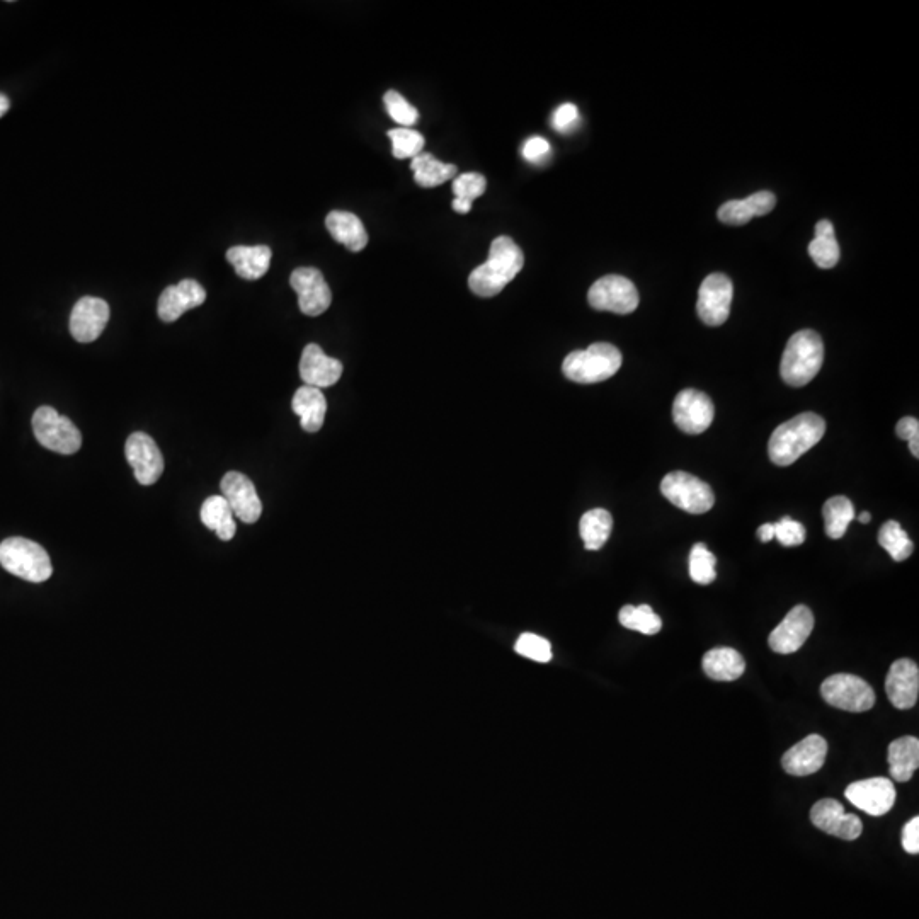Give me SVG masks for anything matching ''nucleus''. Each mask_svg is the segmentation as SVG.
I'll return each mask as SVG.
<instances>
[{"label":"nucleus","instance_id":"nucleus-8","mask_svg":"<svg viewBox=\"0 0 919 919\" xmlns=\"http://www.w3.org/2000/svg\"><path fill=\"white\" fill-rule=\"evenodd\" d=\"M821 695L831 707L862 714L875 705V691L853 674H833L821 685Z\"/></svg>","mask_w":919,"mask_h":919},{"label":"nucleus","instance_id":"nucleus-7","mask_svg":"<svg viewBox=\"0 0 919 919\" xmlns=\"http://www.w3.org/2000/svg\"><path fill=\"white\" fill-rule=\"evenodd\" d=\"M661 492L669 503L690 514L708 513L714 508V491L707 482L688 472H671L661 482Z\"/></svg>","mask_w":919,"mask_h":919},{"label":"nucleus","instance_id":"nucleus-42","mask_svg":"<svg viewBox=\"0 0 919 919\" xmlns=\"http://www.w3.org/2000/svg\"><path fill=\"white\" fill-rule=\"evenodd\" d=\"M896 433L901 440L909 443V450L914 457H919V421L916 417H902L897 423Z\"/></svg>","mask_w":919,"mask_h":919},{"label":"nucleus","instance_id":"nucleus-32","mask_svg":"<svg viewBox=\"0 0 919 919\" xmlns=\"http://www.w3.org/2000/svg\"><path fill=\"white\" fill-rule=\"evenodd\" d=\"M613 530V518L606 509H591L583 514L579 523V533L583 538L586 550H600L603 548Z\"/></svg>","mask_w":919,"mask_h":919},{"label":"nucleus","instance_id":"nucleus-17","mask_svg":"<svg viewBox=\"0 0 919 919\" xmlns=\"http://www.w3.org/2000/svg\"><path fill=\"white\" fill-rule=\"evenodd\" d=\"M814 630V615L807 606L799 605L788 611L787 617L770 634L768 644L777 654H794L804 646Z\"/></svg>","mask_w":919,"mask_h":919},{"label":"nucleus","instance_id":"nucleus-2","mask_svg":"<svg viewBox=\"0 0 919 919\" xmlns=\"http://www.w3.org/2000/svg\"><path fill=\"white\" fill-rule=\"evenodd\" d=\"M826 433V421L814 412H804L780 424L768 443V455L778 467H788L814 448Z\"/></svg>","mask_w":919,"mask_h":919},{"label":"nucleus","instance_id":"nucleus-43","mask_svg":"<svg viewBox=\"0 0 919 919\" xmlns=\"http://www.w3.org/2000/svg\"><path fill=\"white\" fill-rule=\"evenodd\" d=\"M579 118V111L572 103L562 104L554 115V126L559 132H567Z\"/></svg>","mask_w":919,"mask_h":919},{"label":"nucleus","instance_id":"nucleus-3","mask_svg":"<svg viewBox=\"0 0 919 919\" xmlns=\"http://www.w3.org/2000/svg\"><path fill=\"white\" fill-rule=\"evenodd\" d=\"M824 361V344L816 331L795 332L783 351L780 375L790 387H804L812 382Z\"/></svg>","mask_w":919,"mask_h":919},{"label":"nucleus","instance_id":"nucleus-40","mask_svg":"<svg viewBox=\"0 0 919 919\" xmlns=\"http://www.w3.org/2000/svg\"><path fill=\"white\" fill-rule=\"evenodd\" d=\"M514 651L518 652L520 656L528 657L531 661H537V663H548L552 659V646H550V642L547 639H543L540 635H521L518 642H516V646H514Z\"/></svg>","mask_w":919,"mask_h":919},{"label":"nucleus","instance_id":"nucleus-31","mask_svg":"<svg viewBox=\"0 0 919 919\" xmlns=\"http://www.w3.org/2000/svg\"><path fill=\"white\" fill-rule=\"evenodd\" d=\"M411 169L414 172V181L421 188H436L458 174L457 166L440 162L431 154H419L414 157Z\"/></svg>","mask_w":919,"mask_h":919},{"label":"nucleus","instance_id":"nucleus-4","mask_svg":"<svg viewBox=\"0 0 919 919\" xmlns=\"http://www.w3.org/2000/svg\"><path fill=\"white\" fill-rule=\"evenodd\" d=\"M0 566L28 583H45L53 574L52 560L45 548L23 537L0 543Z\"/></svg>","mask_w":919,"mask_h":919},{"label":"nucleus","instance_id":"nucleus-1","mask_svg":"<svg viewBox=\"0 0 919 919\" xmlns=\"http://www.w3.org/2000/svg\"><path fill=\"white\" fill-rule=\"evenodd\" d=\"M523 264L521 247L511 237H497L491 244L489 259L470 273V290L482 298L496 297L518 276Z\"/></svg>","mask_w":919,"mask_h":919},{"label":"nucleus","instance_id":"nucleus-11","mask_svg":"<svg viewBox=\"0 0 919 919\" xmlns=\"http://www.w3.org/2000/svg\"><path fill=\"white\" fill-rule=\"evenodd\" d=\"M714 404L700 390H681L673 404L674 424L688 434H702L714 421Z\"/></svg>","mask_w":919,"mask_h":919},{"label":"nucleus","instance_id":"nucleus-22","mask_svg":"<svg viewBox=\"0 0 919 919\" xmlns=\"http://www.w3.org/2000/svg\"><path fill=\"white\" fill-rule=\"evenodd\" d=\"M205 300V288L198 281H179L177 285L167 286L162 292L159 305H157V314L164 322H176L184 312L200 307Z\"/></svg>","mask_w":919,"mask_h":919},{"label":"nucleus","instance_id":"nucleus-19","mask_svg":"<svg viewBox=\"0 0 919 919\" xmlns=\"http://www.w3.org/2000/svg\"><path fill=\"white\" fill-rule=\"evenodd\" d=\"M826 756H828V741L819 734H811L783 754V770L794 777L814 775L821 770Z\"/></svg>","mask_w":919,"mask_h":919},{"label":"nucleus","instance_id":"nucleus-36","mask_svg":"<svg viewBox=\"0 0 919 919\" xmlns=\"http://www.w3.org/2000/svg\"><path fill=\"white\" fill-rule=\"evenodd\" d=\"M715 566H717V559L708 550L705 543L693 545L690 554V577L695 583L702 584V586L714 583L717 577Z\"/></svg>","mask_w":919,"mask_h":919},{"label":"nucleus","instance_id":"nucleus-46","mask_svg":"<svg viewBox=\"0 0 919 919\" xmlns=\"http://www.w3.org/2000/svg\"><path fill=\"white\" fill-rule=\"evenodd\" d=\"M758 537L761 542H771L775 538V523H765L758 528Z\"/></svg>","mask_w":919,"mask_h":919},{"label":"nucleus","instance_id":"nucleus-10","mask_svg":"<svg viewBox=\"0 0 919 919\" xmlns=\"http://www.w3.org/2000/svg\"><path fill=\"white\" fill-rule=\"evenodd\" d=\"M734 286L729 276L714 273L707 276L698 292L697 312L703 324L722 326L731 315Z\"/></svg>","mask_w":919,"mask_h":919},{"label":"nucleus","instance_id":"nucleus-37","mask_svg":"<svg viewBox=\"0 0 919 919\" xmlns=\"http://www.w3.org/2000/svg\"><path fill=\"white\" fill-rule=\"evenodd\" d=\"M389 137L392 140V154L395 159H414L417 155L423 154L424 137L416 130L394 128L389 130Z\"/></svg>","mask_w":919,"mask_h":919},{"label":"nucleus","instance_id":"nucleus-9","mask_svg":"<svg viewBox=\"0 0 919 919\" xmlns=\"http://www.w3.org/2000/svg\"><path fill=\"white\" fill-rule=\"evenodd\" d=\"M588 302L594 310L627 315L639 307V292L632 281L610 274L589 288Z\"/></svg>","mask_w":919,"mask_h":919},{"label":"nucleus","instance_id":"nucleus-25","mask_svg":"<svg viewBox=\"0 0 919 919\" xmlns=\"http://www.w3.org/2000/svg\"><path fill=\"white\" fill-rule=\"evenodd\" d=\"M273 252L268 246H235L227 251V261L242 280L256 281L268 273Z\"/></svg>","mask_w":919,"mask_h":919},{"label":"nucleus","instance_id":"nucleus-18","mask_svg":"<svg viewBox=\"0 0 919 919\" xmlns=\"http://www.w3.org/2000/svg\"><path fill=\"white\" fill-rule=\"evenodd\" d=\"M108 320V302L98 297H82L70 314V334L77 343H92L103 334Z\"/></svg>","mask_w":919,"mask_h":919},{"label":"nucleus","instance_id":"nucleus-13","mask_svg":"<svg viewBox=\"0 0 919 919\" xmlns=\"http://www.w3.org/2000/svg\"><path fill=\"white\" fill-rule=\"evenodd\" d=\"M290 285L297 292L298 307L302 310V314L317 317L331 307V288L319 269H295L290 276Z\"/></svg>","mask_w":919,"mask_h":919},{"label":"nucleus","instance_id":"nucleus-30","mask_svg":"<svg viewBox=\"0 0 919 919\" xmlns=\"http://www.w3.org/2000/svg\"><path fill=\"white\" fill-rule=\"evenodd\" d=\"M809 256L821 269H831L840 261V244L834 235L833 223L821 220L816 223V237L809 244Z\"/></svg>","mask_w":919,"mask_h":919},{"label":"nucleus","instance_id":"nucleus-44","mask_svg":"<svg viewBox=\"0 0 919 919\" xmlns=\"http://www.w3.org/2000/svg\"><path fill=\"white\" fill-rule=\"evenodd\" d=\"M902 848L911 853H919V817H913L902 829Z\"/></svg>","mask_w":919,"mask_h":919},{"label":"nucleus","instance_id":"nucleus-33","mask_svg":"<svg viewBox=\"0 0 919 919\" xmlns=\"http://www.w3.org/2000/svg\"><path fill=\"white\" fill-rule=\"evenodd\" d=\"M822 516L826 523V535L833 540H840L845 537L851 521L857 518V513L848 497L834 496L822 506Z\"/></svg>","mask_w":919,"mask_h":919},{"label":"nucleus","instance_id":"nucleus-45","mask_svg":"<svg viewBox=\"0 0 919 919\" xmlns=\"http://www.w3.org/2000/svg\"><path fill=\"white\" fill-rule=\"evenodd\" d=\"M550 152V145L542 137H531L523 147V157L528 162H540Z\"/></svg>","mask_w":919,"mask_h":919},{"label":"nucleus","instance_id":"nucleus-23","mask_svg":"<svg viewBox=\"0 0 919 919\" xmlns=\"http://www.w3.org/2000/svg\"><path fill=\"white\" fill-rule=\"evenodd\" d=\"M777 205V196L760 191L744 200L727 201L719 208V220L727 225H744L754 217H765Z\"/></svg>","mask_w":919,"mask_h":919},{"label":"nucleus","instance_id":"nucleus-6","mask_svg":"<svg viewBox=\"0 0 919 919\" xmlns=\"http://www.w3.org/2000/svg\"><path fill=\"white\" fill-rule=\"evenodd\" d=\"M33 431L43 448L62 455H74L82 446V434L77 426L53 407L43 406L35 412Z\"/></svg>","mask_w":919,"mask_h":919},{"label":"nucleus","instance_id":"nucleus-27","mask_svg":"<svg viewBox=\"0 0 919 919\" xmlns=\"http://www.w3.org/2000/svg\"><path fill=\"white\" fill-rule=\"evenodd\" d=\"M703 671L710 680L736 681L746 671V661L736 649L719 647L703 656Z\"/></svg>","mask_w":919,"mask_h":919},{"label":"nucleus","instance_id":"nucleus-38","mask_svg":"<svg viewBox=\"0 0 919 919\" xmlns=\"http://www.w3.org/2000/svg\"><path fill=\"white\" fill-rule=\"evenodd\" d=\"M383 104L387 108L390 118L402 125V128H411L419 120V111H417L404 96H400L397 91H389L383 96Z\"/></svg>","mask_w":919,"mask_h":919},{"label":"nucleus","instance_id":"nucleus-20","mask_svg":"<svg viewBox=\"0 0 919 919\" xmlns=\"http://www.w3.org/2000/svg\"><path fill=\"white\" fill-rule=\"evenodd\" d=\"M343 375V363L324 353L319 344L305 346L300 360V377L305 385L314 389H327L339 382Z\"/></svg>","mask_w":919,"mask_h":919},{"label":"nucleus","instance_id":"nucleus-35","mask_svg":"<svg viewBox=\"0 0 919 919\" xmlns=\"http://www.w3.org/2000/svg\"><path fill=\"white\" fill-rule=\"evenodd\" d=\"M880 547L885 548L892 560L902 562L913 555L914 543L897 521H887L879 531Z\"/></svg>","mask_w":919,"mask_h":919},{"label":"nucleus","instance_id":"nucleus-16","mask_svg":"<svg viewBox=\"0 0 919 919\" xmlns=\"http://www.w3.org/2000/svg\"><path fill=\"white\" fill-rule=\"evenodd\" d=\"M846 799L870 816H885L896 804V787L889 778H868L851 783L846 788Z\"/></svg>","mask_w":919,"mask_h":919},{"label":"nucleus","instance_id":"nucleus-28","mask_svg":"<svg viewBox=\"0 0 919 919\" xmlns=\"http://www.w3.org/2000/svg\"><path fill=\"white\" fill-rule=\"evenodd\" d=\"M889 771L896 782H909L919 766L918 737H899L889 746Z\"/></svg>","mask_w":919,"mask_h":919},{"label":"nucleus","instance_id":"nucleus-48","mask_svg":"<svg viewBox=\"0 0 919 919\" xmlns=\"http://www.w3.org/2000/svg\"><path fill=\"white\" fill-rule=\"evenodd\" d=\"M9 108H11L9 99H7V96H4V94H0V118L6 115L7 111H9Z\"/></svg>","mask_w":919,"mask_h":919},{"label":"nucleus","instance_id":"nucleus-29","mask_svg":"<svg viewBox=\"0 0 919 919\" xmlns=\"http://www.w3.org/2000/svg\"><path fill=\"white\" fill-rule=\"evenodd\" d=\"M201 521L208 530L217 531L218 538L229 542L237 531L234 513L222 496H212L201 506Z\"/></svg>","mask_w":919,"mask_h":919},{"label":"nucleus","instance_id":"nucleus-15","mask_svg":"<svg viewBox=\"0 0 919 919\" xmlns=\"http://www.w3.org/2000/svg\"><path fill=\"white\" fill-rule=\"evenodd\" d=\"M811 821L822 833L831 834L845 841H855L862 836L863 824L860 817L845 812L841 802L822 799L811 811Z\"/></svg>","mask_w":919,"mask_h":919},{"label":"nucleus","instance_id":"nucleus-5","mask_svg":"<svg viewBox=\"0 0 919 919\" xmlns=\"http://www.w3.org/2000/svg\"><path fill=\"white\" fill-rule=\"evenodd\" d=\"M622 353L613 344H591L583 351H572L562 363L566 378L576 383H600L613 377L622 366Z\"/></svg>","mask_w":919,"mask_h":919},{"label":"nucleus","instance_id":"nucleus-47","mask_svg":"<svg viewBox=\"0 0 919 919\" xmlns=\"http://www.w3.org/2000/svg\"><path fill=\"white\" fill-rule=\"evenodd\" d=\"M451 206H453V210H455V212L462 213V215H465V213H469L470 210H472V203H467V201L462 200H453Z\"/></svg>","mask_w":919,"mask_h":919},{"label":"nucleus","instance_id":"nucleus-14","mask_svg":"<svg viewBox=\"0 0 919 919\" xmlns=\"http://www.w3.org/2000/svg\"><path fill=\"white\" fill-rule=\"evenodd\" d=\"M222 497L229 504L234 516H237L242 523L252 525L256 523L261 514H263V503L257 496L256 487L247 475L240 472H229L225 474L220 484Z\"/></svg>","mask_w":919,"mask_h":919},{"label":"nucleus","instance_id":"nucleus-39","mask_svg":"<svg viewBox=\"0 0 919 919\" xmlns=\"http://www.w3.org/2000/svg\"><path fill=\"white\" fill-rule=\"evenodd\" d=\"M487 189V179L477 172H467L453 181V195L455 200L467 201L474 203L479 196L484 195Z\"/></svg>","mask_w":919,"mask_h":919},{"label":"nucleus","instance_id":"nucleus-24","mask_svg":"<svg viewBox=\"0 0 919 919\" xmlns=\"http://www.w3.org/2000/svg\"><path fill=\"white\" fill-rule=\"evenodd\" d=\"M292 409L300 417V426L307 433H317L326 421L327 400L322 390L303 385L293 395Z\"/></svg>","mask_w":919,"mask_h":919},{"label":"nucleus","instance_id":"nucleus-41","mask_svg":"<svg viewBox=\"0 0 919 919\" xmlns=\"http://www.w3.org/2000/svg\"><path fill=\"white\" fill-rule=\"evenodd\" d=\"M775 538L783 547H799L805 542L804 525L792 520L790 516H783L782 520L775 523Z\"/></svg>","mask_w":919,"mask_h":919},{"label":"nucleus","instance_id":"nucleus-21","mask_svg":"<svg viewBox=\"0 0 919 919\" xmlns=\"http://www.w3.org/2000/svg\"><path fill=\"white\" fill-rule=\"evenodd\" d=\"M885 693L899 710L913 708L919 695L918 664L911 659H899L892 664L885 680Z\"/></svg>","mask_w":919,"mask_h":919},{"label":"nucleus","instance_id":"nucleus-26","mask_svg":"<svg viewBox=\"0 0 919 919\" xmlns=\"http://www.w3.org/2000/svg\"><path fill=\"white\" fill-rule=\"evenodd\" d=\"M326 227L332 239L348 247L351 252H360L368 246V232L360 218L354 213L331 212L326 218Z\"/></svg>","mask_w":919,"mask_h":919},{"label":"nucleus","instance_id":"nucleus-12","mask_svg":"<svg viewBox=\"0 0 919 919\" xmlns=\"http://www.w3.org/2000/svg\"><path fill=\"white\" fill-rule=\"evenodd\" d=\"M126 460L142 486H154L164 472V457L154 438L145 433L130 434L125 445Z\"/></svg>","mask_w":919,"mask_h":919},{"label":"nucleus","instance_id":"nucleus-49","mask_svg":"<svg viewBox=\"0 0 919 919\" xmlns=\"http://www.w3.org/2000/svg\"><path fill=\"white\" fill-rule=\"evenodd\" d=\"M870 520H872V516H870V513H867V511H865V513H862V514H858V521H860V523H863V525H867L868 521Z\"/></svg>","mask_w":919,"mask_h":919},{"label":"nucleus","instance_id":"nucleus-34","mask_svg":"<svg viewBox=\"0 0 919 919\" xmlns=\"http://www.w3.org/2000/svg\"><path fill=\"white\" fill-rule=\"evenodd\" d=\"M618 620L628 630L644 635H656L663 628V620L649 605L623 606L618 613Z\"/></svg>","mask_w":919,"mask_h":919}]
</instances>
